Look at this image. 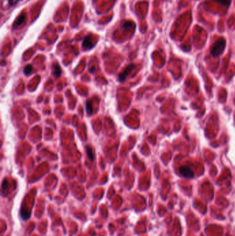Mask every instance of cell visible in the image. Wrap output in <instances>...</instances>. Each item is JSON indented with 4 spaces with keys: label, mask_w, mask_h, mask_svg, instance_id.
Masks as SVG:
<instances>
[{
    "label": "cell",
    "mask_w": 235,
    "mask_h": 236,
    "mask_svg": "<svg viewBox=\"0 0 235 236\" xmlns=\"http://www.w3.org/2000/svg\"><path fill=\"white\" fill-rule=\"evenodd\" d=\"M86 111L88 115H91L92 113H93V104H92V102L91 100H88L86 102Z\"/></svg>",
    "instance_id": "7"
},
{
    "label": "cell",
    "mask_w": 235,
    "mask_h": 236,
    "mask_svg": "<svg viewBox=\"0 0 235 236\" xmlns=\"http://www.w3.org/2000/svg\"><path fill=\"white\" fill-rule=\"evenodd\" d=\"M132 26H133V23L130 22H126L122 25V28H131Z\"/></svg>",
    "instance_id": "11"
},
{
    "label": "cell",
    "mask_w": 235,
    "mask_h": 236,
    "mask_svg": "<svg viewBox=\"0 0 235 236\" xmlns=\"http://www.w3.org/2000/svg\"><path fill=\"white\" fill-rule=\"evenodd\" d=\"M135 68V64H131L128 66L123 71H122L119 75V82H123L126 78V77L129 75V73L133 71V69Z\"/></svg>",
    "instance_id": "3"
},
{
    "label": "cell",
    "mask_w": 235,
    "mask_h": 236,
    "mask_svg": "<svg viewBox=\"0 0 235 236\" xmlns=\"http://www.w3.org/2000/svg\"><path fill=\"white\" fill-rule=\"evenodd\" d=\"M179 173L181 176L186 178H192L194 176V173L192 170L186 166H182L179 168Z\"/></svg>",
    "instance_id": "2"
},
{
    "label": "cell",
    "mask_w": 235,
    "mask_h": 236,
    "mask_svg": "<svg viewBox=\"0 0 235 236\" xmlns=\"http://www.w3.org/2000/svg\"><path fill=\"white\" fill-rule=\"evenodd\" d=\"M32 71H33L32 66H31V65H27L24 68V73L26 75H29L31 72H32Z\"/></svg>",
    "instance_id": "9"
},
{
    "label": "cell",
    "mask_w": 235,
    "mask_h": 236,
    "mask_svg": "<svg viewBox=\"0 0 235 236\" xmlns=\"http://www.w3.org/2000/svg\"><path fill=\"white\" fill-rule=\"evenodd\" d=\"M25 20H26V15H25L24 13L21 14L18 17L17 19L15 21L13 26H13V28H17V27L20 26L22 24H24L25 22Z\"/></svg>",
    "instance_id": "5"
},
{
    "label": "cell",
    "mask_w": 235,
    "mask_h": 236,
    "mask_svg": "<svg viewBox=\"0 0 235 236\" xmlns=\"http://www.w3.org/2000/svg\"><path fill=\"white\" fill-rule=\"evenodd\" d=\"M82 46L85 49H91V48L93 47V37H92L91 35H87V36L85 37L83 41Z\"/></svg>",
    "instance_id": "4"
},
{
    "label": "cell",
    "mask_w": 235,
    "mask_h": 236,
    "mask_svg": "<svg viewBox=\"0 0 235 236\" xmlns=\"http://www.w3.org/2000/svg\"><path fill=\"white\" fill-rule=\"evenodd\" d=\"M218 3L222 4L223 6H228L230 4V0H216Z\"/></svg>",
    "instance_id": "10"
},
{
    "label": "cell",
    "mask_w": 235,
    "mask_h": 236,
    "mask_svg": "<svg viewBox=\"0 0 235 236\" xmlns=\"http://www.w3.org/2000/svg\"><path fill=\"white\" fill-rule=\"evenodd\" d=\"M18 0H8V3L10 6H14L15 4L17 3Z\"/></svg>",
    "instance_id": "12"
},
{
    "label": "cell",
    "mask_w": 235,
    "mask_h": 236,
    "mask_svg": "<svg viewBox=\"0 0 235 236\" xmlns=\"http://www.w3.org/2000/svg\"><path fill=\"white\" fill-rule=\"evenodd\" d=\"M226 46V39L221 37L219 39L217 40V42L213 44L211 48V54L214 57L219 56L220 55L223 53L224 50H225Z\"/></svg>",
    "instance_id": "1"
},
{
    "label": "cell",
    "mask_w": 235,
    "mask_h": 236,
    "mask_svg": "<svg viewBox=\"0 0 235 236\" xmlns=\"http://www.w3.org/2000/svg\"><path fill=\"white\" fill-rule=\"evenodd\" d=\"M61 73H62V69L59 65L57 63L53 64V74L56 77H58L60 76Z\"/></svg>",
    "instance_id": "6"
},
{
    "label": "cell",
    "mask_w": 235,
    "mask_h": 236,
    "mask_svg": "<svg viewBox=\"0 0 235 236\" xmlns=\"http://www.w3.org/2000/svg\"><path fill=\"white\" fill-rule=\"evenodd\" d=\"M93 70L94 71V67L93 68V67H92L91 68V70H90V72H91V73H93Z\"/></svg>",
    "instance_id": "13"
},
{
    "label": "cell",
    "mask_w": 235,
    "mask_h": 236,
    "mask_svg": "<svg viewBox=\"0 0 235 236\" xmlns=\"http://www.w3.org/2000/svg\"><path fill=\"white\" fill-rule=\"evenodd\" d=\"M86 153H87L88 157L89 160H91V161H93V160H94L93 152V150H92V149L91 148V146H86Z\"/></svg>",
    "instance_id": "8"
}]
</instances>
